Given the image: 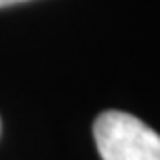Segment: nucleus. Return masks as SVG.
<instances>
[{"mask_svg": "<svg viewBox=\"0 0 160 160\" xmlns=\"http://www.w3.org/2000/svg\"><path fill=\"white\" fill-rule=\"evenodd\" d=\"M102 160H160V135L121 110H106L94 123Z\"/></svg>", "mask_w": 160, "mask_h": 160, "instance_id": "obj_1", "label": "nucleus"}, {"mask_svg": "<svg viewBox=\"0 0 160 160\" xmlns=\"http://www.w3.org/2000/svg\"><path fill=\"white\" fill-rule=\"evenodd\" d=\"M19 2H25V0H0V6H11V4H19Z\"/></svg>", "mask_w": 160, "mask_h": 160, "instance_id": "obj_2", "label": "nucleus"}]
</instances>
